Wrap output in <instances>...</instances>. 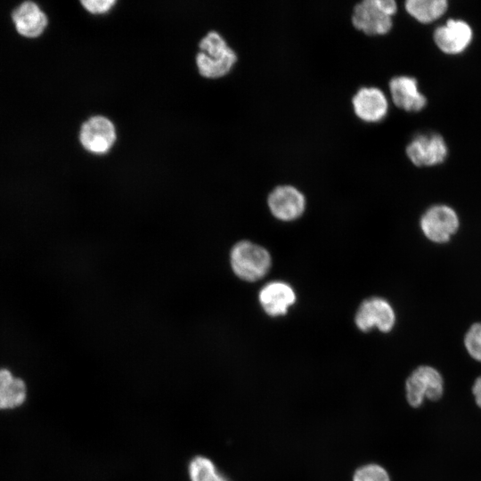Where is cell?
I'll return each instance as SVG.
<instances>
[{
    "mask_svg": "<svg viewBox=\"0 0 481 481\" xmlns=\"http://www.w3.org/2000/svg\"><path fill=\"white\" fill-rule=\"evenodd\" d=\"M196 57L197 67L201 76L217 78L231 71L237 61L235 52L216 31H211L199 44Z\"/></svg>",
    "mask_w": 481,
    "mask_h": 481,
    "instance_id": "6da1fadb",
    "label": "cell"
},
{
    "mask_svg": "<svg viewBox=\"0 0 481 481\" xmlns=\"http://www.w3.org/2000/svg\"><path fill=\"white\" fill-rule=\"evenodd\" d=\"M230 263L233 273L239 278L254 281L267 273L271 266V257L263 247L242 240L232 247Z\"/></svg>",
    "mask_w": 481,
    "mask_h": 481,
    "instance_id": "7a4b0ae2",
    "label": "cell"
},
{
    "mask_svg": "<svg viewBox=\"0 0 481 481\" xmlns=\"http://www.w3.org/2000/svg\"><path fill=\"white\" fill-rule=\"evenodd\" d=\"M444 392V381L440 371L431 365H420L405 381V397L413 408L420 407L426 400L437 401Z\"/></svg>",
    "mask_w": 481,
    "mask_h": 481,
    "instance_id": "3957f363",
    "label": "cell"
},
{
    "mask_svg": "<svg viewBox=\"0 0 481 481\" xmlns=\"http://www.w3.org/2000/svg\"><path fill=\"white\" fill-rule=\"evenodd\" d=\"M423 235L431 242H448L460 228V218L456 211L445 204H436L428 208L420 219Z\"/></svg>",
    "mask_w": 481,
    "mask_h": 481,
    "instance_id": "277c9868",
    "label": "cell"
},
{
    "mask_svg": "<svg viewBox=\"0 0 481 481\" xmlns=\"http://www.w3.org/2000/svg\"><path fill=\"white\" fill-rule=\"evenodd\" d=\"M447 144L436 133L420 134L408 143L406 154L417 167H432L441 164L447 157Z\"/></svg>",
    "mask_w": 481,
    "mask_h": 481,
    "instance_id": "5b68a950",
    "label": "cell"
},
{
    "mask_svg": "<svg viewBox=\"0 0 481 481\" xmlns=\"http://www.w3.org/2000/svg\"><path fill=\"white\" fill-rule=\"evenodd\" d=\"M355 321L357 328L364 332L373 328L382 332H389L395 324V313L387 300L371 298L361 304Z\"/></svg>",
    "mask_w": 481,
    "mask_h": 481,
    "instance_id": "8992f818",
    "label": "cell"
},
{
    "mask_svg": "<svg viewBox=\"0 0 481 481\" xmlns=\"http://www.w3.org/2000/svg\"><path fill=\"white\" fill-rule=\"evenodd\" d=\"M436 45L446 54H459L464 52L473 39L470 25L460 19H449L437 27L433 34Z\"/></svg>",
    "mask_w": 481,
    "mask_h": 481,
    "instance_id": "52a82bcc",
    "label": "cell"
},
{
    "mask_svg": "<svg viewBox=\"0 0 481 481\" xmlns=\"http://www.w3.org/2000/svg\"><path fill=\"white\" fill-rule=\"evenodd\" d=\"M352 23L355 29L369 36L387 34L392 28V16L387 14L378 0H364L353 10Z\"/></svg>",
    "mask_w": 481,
    "mask_h": 481,
    "instance_id": "ba28073f",
    "label": "cell"
},
{
    "mask_svg": "<svg viewBox=\"0 0 481 481\" xmlns=\"http://www.w3.org/2000/svg\"><path fill=\"white\" fill-rule=\"evenodd\" d=\"M79 140L88 151L95 154L106 153L116 141L114 125L105 117H92L83 124Z\"/></svg>",
    "mask_w": 481,
    "mask_h": 481,
    "instance_id": "9c48e42d",
    "label": "cell"
},
{
    "mask_svg": "<svg viewBox=\"0 0 481 481\" xmlns=\"http://www.w3.org/2000/svg\"><path fill=\"white\" fill-rule=\"evenodd\" d=\"M267 202L272 214L282 221L297 219L303 214L306 207L304 195L291 185L274 188L269 194Z\"/></svg>",
    "mask_w": 481,
    "mask_h": 481,
    "instance_id": "30bf717a",
    "label": "cell"
},
{
    "mask_svg": "<svg viewBox=\"0 0 481 481\" xmlns=\"http://www.w3.org/2000/svg\"><path fill=\"white\" fill-rule=\"evenodd\" d=\"M355 114L365 122L381 121L387 114L388 102L378 87H361L352 99Z\"/></svg>",
    "mask_w": 481,
    "mask_h": 481,
    "instance_id": "8fae6325",
    "label": "cell"
},
{
    "mask_svg": "<svg viewBox=\"0 0 481 481\" xmlns=\"http://www.w3.org/2000/svg\"><path fill=\"white\" fill-rule=\"evenodd\" d=\"M389 91L395 105L405 111L417 112L427 104V98L420 91L418 81L413 77L402 75L392 77Z\"/></svg>",
    "mask_w": 481,
    "mask_h": 481,
    "instance_id": "7c38bea8",
    "label": "cell"
},
{
    "mask_svg": "<svg viewBox=\"0 0 481 481\" xmlns=\"http://www.w3.org/2000/svg\"><path fill=\"white\" fill-rule=\"evenodd\" d=\"M12 19L18 33L29 38L39 37L47 25L45 13L31 1L17 6L12 12Z\"/></svg>",
    "mask_w": 481,
    "mask_h": 481,
    "instance_id": "4fadbf2b",
    "label": "cell"
},
{
    "mask_svg": "<svg viewBox=\"0 0 481 481\" xmlns=\"http://www.w3.org/2000/svg\"><path fill=\"white\" fill-rule=\"evenodd\" d=\"M296 300L292 288L282 281L266 284L259 293V302L265 312L272 316L285 314Z\"/></svg>",
    "mask_w": 481,
    "mask_h": 481,
    "instance_id": "5bb4252c",
    "label": "cell"
},
{
    "mask_svg": "<svg viewBox=\"0 0 481 481\" xmlns=\"http://www.w3.org/2000/svg\"><path fill=\"white\" fill-rule=\"evenodd\" d=\"M27 395L24 381L6 369H0V409H12L23 404Z\"/></svg>",
    "mask_w": 481,
    "mask_h": 481,
    "instance_id": "9a60e30c",
    "label": "cell"
},
{
    "mask_svg": "<svg viewBox=\"0 0 481 481\" xmlns=\"http://www.w3.org/2000/svg\"><path fill=\"white\" fill-rule=\"evenodd\" d=\"M406 12L421 23H430L438 20L447 10L446 0H407Z\"/></svg>",
    "mask_w": 481,
    "mask_h": 481,
    "instance_id": "2e32d148",
    "label": "cell"
},
{
    "mask_svg": "<svg viewBox=\"0 0 481 481\" xmlns=\"http://www.w3.org/2000/svg\"><path fill=\"white\" fill-rule=\"evenodd\" d=\"M191 481H230L220 473L211 460L205 456L194 457L189 464Z\"/></svg>",
    "mask_w": 481,
    "mask_h": 481,
    "instance_id": "e0dca14e",
    "label": "cell"
},
{
    "mask_svg": "<svg viewBox=\"0 0 481 481\" xmlns=\"http://www.w3.org/2000/svg\"><path fill=\"white\" fill-rule=\"evenodd\" d=\"M463 344L469 355L481 363V322L469 326L464 335Z\"/></svg>",
    "mask_w": 481,
    "mask_h": 481,
    "instance_id": "ac0fdd59",
    "label": "cell"
},
{
    "mask_svg": "<svg viewBox=\"0 0 481 481\" xmlns=\"http://www.w3.org/2000/svg\"><path fill=\"white\" fill-rule=\"evenodd\" d=\"M353 481H391L388 472L380 465L370 463L357 469Z\"/></svg>",
    "mask_w": 481,
    "mask_h": 481,
    "instance_id": "d6986e66",
    "label": "cell"
},
{
    "mask_svg": "<svg viewBox=\"0 0 481 481\" xmlns=\"http://www.w3.org/2000/svg\"><path fill=\"white\" fill-rule=\"evenodd\" d=\"M82 5L91 13L107 12L116 4L114 0L81 1Z\"/></svg>",
    "mask_w": 481,
    "mask_h": 481,
    "instance_id": "ffe728a7",
    "label": "cell"
},
{
    "mask_svg": "<svg viewBox=\"0 0 481 481\" xmlns=\"http://www.w3.org/2000/svg\"><path fill=\"white\" fill-rule=\"evenodd\" d=\"M471 391L476 404L481 409V375L475 379Z\"/></svg>",
    "mask_w": 481,
    "mask_h": 481,
    "instance_id": "44dd1931",
    "label": "cell"
}]
</instances>
